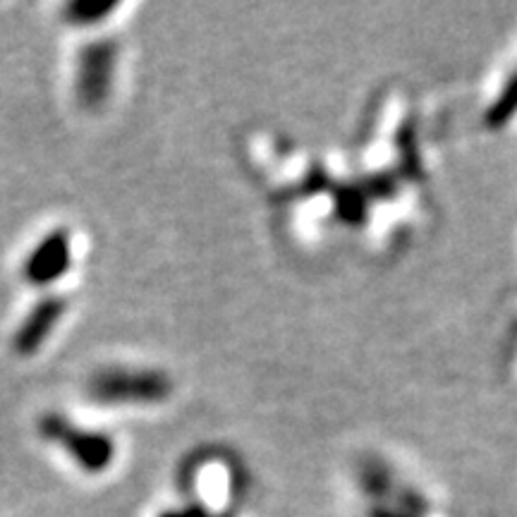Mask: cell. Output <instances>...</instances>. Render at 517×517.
I'll list each match as a JSON object with an SVG mask.
<instances>
[{"label": "cell", "mask_w": 517, "mask_h": 517, "mask_svg": "<svg viewBox=\"0 0 517 517\" xmlns=\"http://www.w3.org/2000/svg\"><path fill=\"white\" fill-rule=\"evenodd\" d=\"M513 108H517V79L513 82V87L506 91V96H503L498 113H501V118H508V113L513 111Z\"/></svg>", "instance_id": "obj_2"}, {"label": "cell", "mask_w": 517, "mask_h": 517, "mask_svg": "<svg viewBox=\"0 0 517 517\" xmlns=\"http://www.w3.org/2000/svg\"><path fill=\"white\" fill-rule=\"evenodd\" d=\"M158 383L156 376H127V374H111L106 376L99 383V391L106 393L108 398H115V395H130L135 391V395H151L158 393Z\"/></svg>", "instance_id": "obj_1"}]
</instances>
